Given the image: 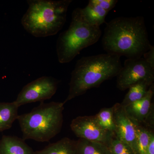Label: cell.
Here are the masks:
<instances>
[{"instance_id": "obj_1", "label": "cell", "mask_w": 154, "mask_h": 154, "mask_svg": "<svg viewBox=\"0 0 154 154\" xmlns=\"http://www.w3.org/2000/svg\"><path fill=\"white\" fill-rule=\"evenodd\" d=\"M102 45L107 53L127 59L141 57L152 46L143 17L112 19L105 27Z\"/></svg>"}, {"instance_id": "obj_2", "label": "cell", "mask_w": 154, "mask_h": 154, "mask_svg": "<svg viewBox=\"0 0 154 154\" xmlns=\"http://www.w3.org/2000/svg\"><path fill=\"white\" fill-rule=\"evenodd\" d=\"M120 57L112 54H102L83 57L77 61L71 73L68 96L64 104L116 77L122 67Z\"/></svg>"}, {"instance_id": "obj_3", "label": "cell", "mask_w": 154, "mask_h": 154, "mask_svg": "<svg viewBox=\"0 0 154 154\" xmlns=\"http://www.w3.org/2000/svg\"><path fill=\"white\" fill-rule=\"evenodd\" d=\"M28 8L21 20L23 28L36 37L53 36L66 22L71 0H29Z\"/></svg>"}, {"instance_id": "obj_4", "label": "cell", "mask_w": 154, "mask_h": 154, "mask_svg": "<svg viewBox=\"0 0 154 154\" xmlns=\"http://www.w3.org/2000/svg\"><path fill=\"white\" fill-rule=\"evenodd\" d=\"M63 102H41L29 113L17 119L24 140L48 142L60 132L63 123Z\"/></svg>"}, {"instance_id": "obj_5", "label": "cell", "mask_w": 154, "mask_h": 154, "mask_svg": "<svg viewBox=\"0 0 154 154\" xmlns=\"http://www.w3.org/2000/svg\"><path fill=\"white\" fill-rule=\"evenodd\" d=\"M102 34L100 27L90 25L83 19L80 8L75 9L69 28L60 34L57 41L59 62L71 61L83 49L99 41Z\"/></svg>"}, {"instance_id": "obj_6", "label": "cell", "mask_w": 154, "mask_h": 154, "mask_svg": "<svg viewBox=\"0 0 154 154\" xmlns=\"http://www.w3.org/2000/svg\"><path fill=\"white\" fill-rule=\"evenodd\" d=\"M116 77L117 88L124 91L141 80L154 81V68L143 57L127 59Z\"/></svg>"}, {"instance_id": "obj_7", "label": "cell", "mask_w": 154, "mask_h": 154, "mask_svg": "<svg viewBox=\"0 0 154 154\" xmlns=\"http://www.w3.org/2000/svg\"><path fill=\"white\" fill-rule=\"evenodd\" d=\"M59 83L52 77H40L24 87L14 102L19 107L28 103L43 102L55 94Z\"/></svg>"}, {"instance_id": "obj_8", "label": "cell", "mask_w": 154, "mask_h": 154, "mask_svg": "<svg viewBox=\"0 0 154 154\" xmlns=\"http://www.w3.org/2000/svg\"><path fill=\"white\" fill-rule=\"evenodd\" d=\"M70 128L77 137L109 145L115 134L102 128L94 116H79L73 119Z\"/></svg>"}, {"instance_id": "obj_9", "label": "cell", "mask_w": 154, "mask_h": 154, "mask_svg": "<svg viewBox=\"0 0 154 154\" xmlns=\"http://www.w3.org/2000/svg\"><path fill=\"white\" fill-rule=\"evenodd\" d=\"M113 107L116 137L128 145L135 153L139 154L136 130L134 123L128 117L124 107L120 103H116Z\"/></svg>"}, {"instance_id": "obj_10", "label": "cell", "mask_w": 154, "mask_h": 154, "mask_svg": "<svg viewBox=\"0 0 154 154\" xmlns=\"http://www.w3.org/2000/svg\"><path fill=\"white\" fill-rule=\"evenodd\" d=\"M154 94V84L143 99L124 107L128 117L134 124H153V108L152 100Z\"/></svg>"}, {"instance_id": "obj_11", "label": "cell", "mask_w": 154, "mask_h": 154, "mask_svg": "<svg viewBox=\"0 0 154 154\" xmlns=\"http://www.w3.org/2000/svg\"><path fill=\"white\" fill-rule=\"evenodd\" d=\"M0 154H35L23 139L3 135L0 140Z\"/></svg>"}, {"instance_id": "obj_12", "label": "cell", "mask_w": 154, "mask_h": 154, "mask_svg": "<svg viewBox=\"0 0 154 154\" xmlns=\"http://www.w3.org/2000/svg\"><path fill=\"white\" fill-rule=\"evenodd\" d=\"M83 19L88 24L93 26L100 27L105 22V18L108 12L100 6L92 2L89 1L88 5L84 8H80Z\"/></svg>"}, {"instance_id": "obj_13", "label": "cell", "mask_w": 154, "mask_h": 154, "mask_svg": "<svg viewBox=\"0 0 154 154\" xmlns=\"http://www.w3.org/2000/svg\"><path fill=\"white\" fill-rule=\"evenodd\" d=\"M19 107L15 102H0V132L11 128L19 116Z\"/></svg>"}, {"instance_id": "obj_14", "label": "cell", "mask_w": 154, "mask_h": 154, "mask_svg": "<svg viewBox=\"0 0 154 154\" xmlns=\"http://www.w3.org/2000/svg\"><path fill=\"white\" fill-rule=\"evenodd\" d=\"M153 84H154V81L143 80L131 86L128 88L129 91L120 104L123 107H125L143 99Z\"/></svg>"}, {"instance_id": "obj_15", "label": "cell", "mask_w": 154, "mask_h": 154, "mask_svg": "<svg viewBox=\"0 0 154 154\" xmlns=\"http://www.w3.org/2000/svg\"><path fill=\"white\" fill-rule=\"evenodd\" d=\"M76 141L68 137L50 143L41 150L35 152V154H76Z\"/></svg>"}, {"instance_id": "obj_16", "label": "cell", "mask_w": 154, "mask_h": 154, "mask_svg": "<svg viewBox=\"0 0 154 154\" xmlns=\"http://www.w3.org/2000/svg\"><path fill=\"white\" fill-rule=\"evenodd\" d=\"M76 148V154H111L106 145L84 139L77 141Z\"/></svg>"}, {"instance_id": "obj_17", "label": "cell", "mask_w": 154, "mask_h": 154, "mask_svg": "<svg viewBox=\"0 0 154 154\" xmlns=\"http://www.w3.org/2000/svg\"><path fill=\"white\" fill-rule=\"evenodd\" d=\"M94 116L98 124L102 128L115 134L113 106L101 109Z\"/></svg>"}, {"instance_id": "obj_18", "label": "cell", "mask_w": 154, "mask_h": 154, "mask_svg": "<svg viewBox=\"0 0 154 154\" xmlns=\"http://www.w3.org/2000/svg\"><path fill=\"white\" fill-rule=\"evenodd\" d=\"M134 125L136 130L139 154H147L148 146L152 131L143 125L137 124Z\"/></svg>"}, {"instance_id": "obj_19", "label": "cell", "mask_w": 154, "mask_h": 154, "mask_svg": "<svg viewBox=\"0 0 154 154\" xmlns=\"http://www.w3.org/2000/svg\"><path fill=\"white\" fill-rule=\"evenodd\" d=\"M108 147L111 154H136L128 145L119 140L115 136Z\"/></svg>"}, {"instance_id": "obj_20", "label": "cell", "mask_w": 154, "mask_h": 154, "mask_svg": "<svg viewBox=\"0 0 154 154\" xmlns=\"http://www.w3.org/2000/svg\"><path fill=\"white\" fill-rule=\"evenodd\" d=\"M93 2L99 5L102 9L109 13L118 2L116 0H92Z\"/></svg>"}, {"instance_id": "obj_21", "label": "cell", "mask_w": 154, "mask_h": 154, "mask_svg": "<svg viewBox=\"0 0 154 154\" xmlns=\"http://www.w3.org/2000/svg\"><path fill=\"white\" fill-rule=\"evenodd\" d=\"M143 57L145 60L150 66L154 68V47L152 45L150 49L143 55Z\"/></svg>"}, {"instance_id": "obj_22", "label": "cell", "mask_w": 154, "mask_h": 154, "mask_svg": "<svg viewBox=\"0 0 154 154\" xmlns=\"http://www.w3.org/2000/svg\"><path fill=\"white\" fill-rule=\"evenodd\" d=\"M147 154H154V135L152 131L151 134L147 150Z\"/></svg>"}]
</instances>
